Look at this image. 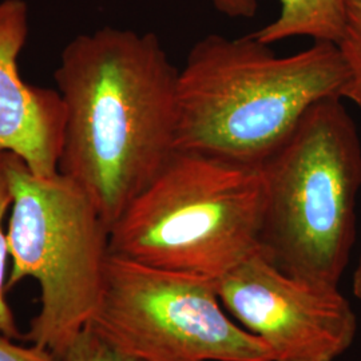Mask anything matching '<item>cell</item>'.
<instances>
[{"instance_id":"cell-1","label":"cell","mask_w":361,"mask_h":361,"mask_svg":"<svg viewBox=\"0 0 361 361\" xmlns=\"http://www.w3.org/2000/svg\"><path fill=\"white\" fill-rule=\"evenodd\" d=\"M55 80L65 106L58 170L110 231L177 150L178 68L153 32L107 26L67 43Z\"/></svg>"},{"instance_id":"cell-2","label":"cell","mask_w":361,"mask_h":361,"mask_svg":"<svg viewBox=\"0 0 361 361\" xmlns=\"http://www.w3.org/2000/svg\"><path fill=\"white\" fill-rule=\"evenodd\" d=\"M347 77L334 43L279 56L252 34L207 35L178 70L177 150L259 168L314 104L343 99Z\"/></svg>"},{"instance_id":"cell-3","label":"cell","mask_w":361,"mask_h":361,"mask_svg":"<svg viewBox=\"0 0 361 361\" xmlns=\"http://www.w3.org/2000/svg\"><path fill=\"white\" fill-rule=\"evenodd\" d=\"M261 253L289 276L338 286L357 234L361 141L344 101L314 104L259 166Z\"/></svg>"},{"instance_id":"cell-4","label":"cell","mask_w":361,"mask_h":361,"mask_svg":"<svg viewBox=\"0 0 361 361\" xmlns=\"http://www.w3.org/2000/svg\"><path fill=\"white\" fill-rule=\"evenodd\" d=\"M264 205L261 168L176 150L111 226L109 252L216 281L261 252Z\"/></svg>"},{"instance_id":"cell-5","label":"cell","mask_w":361,"mask_h":361,"mask_svg":"<svg viewBox=\"0 0 361 361\" xmlns=\"http://www.w3.org/2000/svg\"><path fill=\"white\" fill-rule=\"evenodd\" d=\"M7 169L13 268L6 289L25 279L38 281L40 310L26 337L61 359L98 308L110 231L89 194L61 171L39 176L8 153Z\"/></svg>"},{"instance_id":"cell-6","label":"cell","mask_w":361,"mask_h":361,"mask_svg":"<svg viewBox=\"0 0 361 361\" xmlns=\"http://www.w3.org/2000/svg\"><path fill=\"white\" fill-rule=\"evenodd\" d=\"M87 328L140 361H271L224 308L213 280L113 255Z\"/></svg>"},{"instance_id":"cell-7","label":"cell","mask_w":361,"mask_h":361,"mask_svg":"<svg viewBox=\"0 0 361 361\" xmlns=\"http://www.w3.org/2000/svg\"><path fill=\"white\" fill-rule=\"evenodd\" d=\"M214 283L224 308L271 361H336L357 335L356 313L338 286L289 276L261 252Z\"/></svg>"},{"instance_id":"cell-8","label":"cell","mask_w":361,"mask_h":361,"mask_svg":"<svg viewBox=\"0 0 361 361\" xmlns=\"http://www.w3.org/2000/svg\"><path fill=\"white\" fill-rule=\"evenodd\" d=\"M25 0L0 1V152L19 157L39 176L58 173L65 106L58 90L27 83L19 56L28 37Z\"/></svg>"},{"instance_id":"cell-9","label":"cell","mask_w":361,"mask_h":361,"mask_svg":"<svg viewBox=\"0 0 361 361\" xmlns=\"http://www.w3.org/2000/svg\"><path fill=\"white\" fill-rule=\"evenodd\" d=\"M277 18L258 31L255 38L265 44L305 37L336 44L347 20V0H279Z\"/></svg>"},{"instance_id":"cell-10","label":"cell","mask_w":361,"mask_h":361,"mask_svg":"<svg viewBox=\"0 0 361 361\" xmlns=\"http://www.w3.org/2000/svg\"><path fill=\"white\" fill-rule=\"evenodd\" d=\"M336 46L348 74L343 101L361 110V0H347L345 27Z\"/></svg>"},{"instance_id":"cell-11","label":"cell","mask_w":361,"mask_h":361,"mask_svg":"<svg viewBox=\"0 0 361 361\" xmlns=\"http://www.w3.org/2000/svg\"><path fill=\"white\" fill-rule=\"evenodd\" d=\"M13 204V192L7 169V153L0 152V335L16 340L20 337L18 325L15 323L13 310L6 301V268L8 253L7 232L3 228V219Z\"/></svg>"},{"instance_id":"cell-12","label":"cell","mask_w":361,"mask_h":361,"mask_svg":"<svg viewBox=\"0 0 361 361\" xmlns=\"http://www.w3.org/2000/svg\"><path fill=\"white\" fill-rule=\"evenodd\" d=\"M62 361H140L128 356L86 328L67 348Z\"/></svg>"},{"instance_id":"cell-13","label":"cell","mask_w":361,"mask_h":361,"mask_svg":"<svg viewBox=\"0 0 361 361\" xmlns=\"http://www.w3.org/2000/svg\"><path fill=\"white\" fill-rule=\"evenodd\" d=\"M0 361H62L47 349L37 344L23 347L13 338L0 335Z\"/></svg>"},{"instance_id":"cell-14","label":"cell","mask_w":361,"mask_h":361,"mask_svg":"<svg viewBox=\"0 0 361 361\" xmlns=\"http://www.w3.org/2000/svg\"><path fill=\"white\" fill-rule=\"evenodd\" d=\"M219 13L232 19H252L257 13V0H212Z\"/></svg>"},{"instance_id":"cell-15","label":"cell","mask_w":361,"mask_h":361,"mask_svg":"<svg viewBox=\"0 0 361 361\" xmlns=\"http://www.w3.org/2000/svg\"><path fill=\"white\" fill-rule=\"evenodd\" d=\"M352 292H353V296L356 297L361 304V255L352 276Z\"/></svg>"}]
</instances>
